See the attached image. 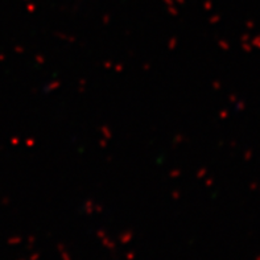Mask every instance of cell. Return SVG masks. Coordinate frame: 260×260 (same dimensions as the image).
I'll use <instances>...</instances> for the list:
<instances>
[{"label":"cell","instance_id":"1","mask_svg":"<svg viewBox=\"0 0 260 260\" xmlns=\"http://www.w3.org/2000/svg\"><path fill=\"white\" fill-rule=\"evenodd\" d=\"M256 260H260V256H259V257H257V259H256Z\"/></svg>","mask_w":260,"mask_h":260}]
</instances>
